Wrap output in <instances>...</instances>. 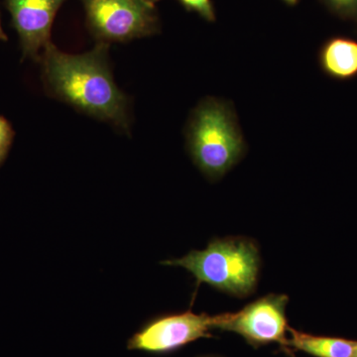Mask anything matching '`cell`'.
Masks as SVG:
<instances>
[{"label": "cell", "instance_id": "obj_1", "mask_svg": "<svg viewBox=\"0 0 357 357\" xmlns=\"http://www.w3.org/2000/svg\"><path fill=\"white\" fill-rule=\"evenodd\" d=\"M109 46L98 42L88 53L70 55L51 43L40 58L42 77L54 98L77 112L128 130V96L114 83L107 61Z\"/></svg>", "mask_w": 357, "mask_h": 357}, {"label": "cell", "instance_id": "obj_2", "mask_svg": "<svg viewBox=\"0 0 357 357\" xmlns=\"http://www.w3.org/2000/svg\"><path fill=\"white\" fill-rule=\"evenodd\" d=\"M185 146L199 171L218 180L243 158L248 145L234 105L222 98H204L185 126Z\"/></svg>", "mask_w": 357, "mask_h": 357}, {"label": "cell", "instance_id": "obj_3", "mask_svg": "<svg viewBox=\"0 0 357 357\" xmlns=\"http://www.w3.org/2000/svg\"><path fill=\"white\" fill-rule=\"evenodd\" d=\"M161 264L185 268L196 278L195 297L203 283L236 297L255 292L260 268L257 246L250 239L227 237L213 239L204 250H192L184 257Z\"/></svg>", "mask_w": 357, "mask_h": 357}, {"label": "cell", "instance_id": "obj_4", "mask_svg": "<svg viewBox=\"0 0 357 357\" xmlns=\"http://www.w3.org/2000/svg\"><path fill=\"white\" fill-rule=\"evenodd\" d=\"M86 22L98 42H128L159 32L157 0H83Z\"/></svg>", "mask_w": 357, "mask_h": 357}, {"label": "cell", "instance_id": "obj_5", "mask_svg": "<svg viewBox=\"0 0 357 357\" xmlns=\"http://www.w3.org/2000/svg\"><path fill=\"white\" fill-rule=\"evenodd\" d=\"M286 295L270 294L237 312L215 316V328L236 333L253 347L279 344L288 347Z\"/></svg>", "mask_w": 357, "mask_h": 357}, {"label": "cell", "instance_id": "obj_6", "mask_svg": "<svg viewBox=\"0 0 357 357\" xmlns=\"http://www.w3.org/2000/svg\"><path fill=\"white\" fill-rule=\"evenodd\" d=\"M215 316L192 311L164 314L150 319L128 342V351L170 354L199 338L211 337Z\"/></svg>", "mask_w": 357, "mask_h": 357}, {"label": "cell", "instance_id": "obj_7", "mask_svg": "<svg viewBox=\"0 0 357 357\" xmlns=\"http://www.w3.org/2000/svg\"><path fill=\"white\" fill-rule=\"evenodd\" d=\"M65 0H4L20 36L23 57L40 61L51 44V29Z\"/></svg>", "mask_w": 357, "mask_h": 357}, {"label": "cell", "instance_id": "obj_8", "mask_svg": "<svg viewBox=\"0 0 357 357\" xmlns=\"http://www.w3.org/2000/svg\"><path fill=\"white\" fill-rule=\"evenodd\" d=\"M319 63L326 75L340 81L357 76V41L347 37H332L321 45Z\"/></svg>", "mask_w": 357, "mask_h": 357}, {"label": "cell", "instance_id": "obj_9", "mask_svg": "<svg viewBox=\"0 0 357 357\" xmlns=\"http://www.w3.org/2000/svg\"><path fill=\"white\" fill-rule=\"evenodd\" d=\"M288 347L314 357H354L356 342L344 338L317 337L289 328Z\"/></svg>", "mask_w": 357, "mask_h": 357}, {"label": "cell", "instance_id": "obj_10", "mask_svg": "<svg viewBox=\"0 0 357 357\" xmlns=\"http://www.w3.org/2000/svg\"><path fill=\"white\" fill-rule=\"evenodd\" d=\"M178 1L182 4L185 10L198 13L208 22H215L217 20V13L211 0H178Z\"/></svg>", "mask_w": 357, "mask_h": 357}, {"label": "cell", "instance_id": "obj_11", "mask_svg": "<svg viewBox=\"0 0 357 357\" xmlns=\"http://www.w3.org/2000/svg\"><path fill=\"white\" fill-rule=\"evenodd\" d=\"M333 14L357 22V0H321Z\"/></svg>", "mask_w": 357, "mask_h": 357}, {"label": "cell", "instance_id": "obj_12", "mask_svg": "<svg viewBox=\"0 0 357 357\" xmlns=\"http://www.w3.org/2000/svg\"><path fill=\"white\" fill-rule=\"evenodd\" d=\"M14 132L13 126L9 121L0 115V167L3 165L13 146Z\"/></svg>", "mask_w": 357, "mask_h": 357}, {"label": "cell", "instance_id": "obj_13", "mask_svg": "<svg viewBox=\"0 0 357 357\" xmlns=\"http://www.w3.org/2000/svg\"><path fill=\"white\" fill-rule=\"evenodd\" d=\"M288 6H296L299 3L300 0H282Z\"/></svg>", "mask_w": 357, "mask_h": 357}, {"label": "cell", "instance_id": "obj_14", "mask_svg": "<svg viewBox=\"0 0 357 357\" xmlns=\"http://www.w3.org/2000/svg\"><path fill=\"white\" fill-rule=\"evenodd\" d=\"M7 39L8 38H7V35L4 33L3 29H2L1 21H0V40L1 41H7Z\"/></svg>", "mask_w": 357, "mask_h": 357}, {"label": "cell", "instance_id": "obj_15", "mask_svg": "<svg viewBox=\"0 0 357 357\" xmlns=\"http://www.w3.org/2000/svg\"><path fill=\"white\" fill-rule=\"evenodd\" d=\"M354 357H357V342H356V347H354Z\"/></svg>", "mask_w": 357, "mask_h": 357}]
</instances>
